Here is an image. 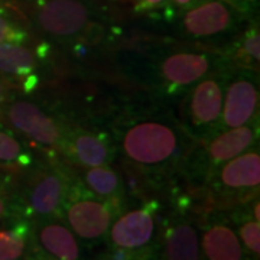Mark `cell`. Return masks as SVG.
I'll use <instances>...</instances> for the list:
<instances>
[{
	"label": "cell",
	"mask_w": 260,
	"mask_h": 260,
	"mask_svg": "<svg viewBox=\"0 0 260 260\" xmlns=\"http://www.w3.org/2000/svg\"><path fill=\"white\" fill-rule=\"evenodd\" d=\"M121 70L133 83L145 88L155 102L177 103L207 75L234 67L221 49L192 44L130 48L123 52Z\"/></svg>",
	"instance_id": "7a4b0ae2"
},
{
	"label": "cell",
	"mask_w": 260,
	"mask_h": 260,
	"mask_svg": "<svg viewBox=\"0 0 260 260\" xmlns=\"http://www.w3.org/2000/svg\"><path fill=\"white\" fill-rule=\"evenodd\" d=\"M70 167V165H68ZM73 174L78 178L91 192L112 201H126L127 194L123 182L121 172L110 165L103 167H70Z\"/></svg>",
	"instance_id": "d6986e66"
},
{
	"label": "cell",
	"mask_w": 260,
	"mask_h": 260,
	"mask_svg": "<svg viewBox=\"0 0 260 260\" xmlns=\"http://www.w3.org/2000/svg\"><path fill=\"white\" fill-rule=\"evenodd\" d=\"M117 156L140 168L162 189H171L195 140L172 110L156 103L120 107L109 121Z\"/></svg>",
	"instance_id": "6da1fadb"
},
{
	"label": "cell",
	"mask_w": 260,
	"mask_h": 260,
	"mask_svg": "<svg viewBox=\"0 0 260 260\" xmlns=\"http://www.w3.org/2000/svg\"><path fill=\"white\" fill-rule=\"evenodd\" d=\"M41 64L44 61L35 48L26 47V44H0V75L20 93H35Z\"/></svg>",
	"instance_id": "2e32d148"
},
{
	"label": "cell",
	"mask_w": 260,
	"mask_h": 260,
	"mask_svg": "<svg viewBox=\"0 0 260 260\" xmlns=\"http://www.w3.org/2000/svg\"><path fill=\"white\" fill-rule=\"evenodd\" d=\"M22 18L49 41L95 47L106 38V18L91 0H22Z\"/></svg>",
	"instance_id": "3957f363"
},
{
	"label": "cell",
	"mask_w": 260,
	"mask_h": 260,
	"mask_svg": "<svg viewBox=\"0 0 260 260\" xmlns=\"http://www.w3.org/2000/svg\"><path fill=\"white\" fill-rule=\"evenodd\" d=\"M65 119L64 133L55 149L58 158L70 167L112 165L117 158V149L109 130L70 119L68 116Z\"/></svg>",
	"instance_id": "8fae6325"
},
{
	"label": "cell",
	"mask_w": 260,
	"mask_h": 260,
	"mask_svg": "<svg viewBox=\"0 0 260 260\" xmlns=\"http://www.w3.org/2000/svg\"><path fill=\"white\" fill-rule=\"evenodd\" d=\"M15 88L10 85L2 75H0V106L2 104H5V103L10 102V100H13L16 95H15Z\"/></svg>",
	"instance_id": "83f0119b"
},
{
	"label": "cell",
	"mask_w": 260,
	"mask_h": 260,
	"mask_svg": "<svg viewBox=\"0 0 260 260\" xmlns=\"http://www.w3.org/2000/svg\"><path fill=\"white\" fill-rule=\"evenodd\" d=\"M160 257L162 260H203L198 223L192 213L174 210L162 220Z\"/></svg>",
	"instance_id": "9a60e30c"
},
{
	"label": "cell",
	"mask_w": 260,
	"mask_h": 260,
	"mask_svg": "<svg viewBox=\"0 0 260 260\" xmlns=\"http://www.w3.org/2000/svg\"><path fill=\"white\" fill-rule=\"evenodd\" d=\"M204 0H172V3L175 5V8H178L179 10H186L189 8H192L195 5L201 3Z\"/></svg>",
	"instance_id": "f1b7e54d"
},
{
	"label": "cell",
	"mask_w": 260,
	"mask_h": 260,
	"mask_svg": "<svg viewBox=\"0 0 260 260\" xmlns=\"http://www.w3.org/2000/svg\"><path fill=\"white\" fill-rule=\"evenodd\" d=\"M23 260H56V259H54L52 256H49V254H48V253H45L44 250H41L37 244L30 240V243H29L28 251H26V254H25Z\"/></svg>",
	"instance_id": "4316f807"
},
{
	"label": "cell",
	"mask_w": 260,
	"mask_h": 260,
	"mask_svg": "<svg viewBox=\"0 0 260 260\" xmlns=\"http://www.w3.org/2000/svg\"><path fill=\"white\" fill-rule=\"evenodd\" d=\"M260 32L257 19H250V23L221 48L223 54L234 67H243L259 71Z\"/></svg>",
	"instance_id": "ffe728a7"
},
{
	"label": "cell",
	"mask_w": 260,
	"mask_h": 260,
	"mask_svg": "<svg viewBox=\"0 0 260 260\" xmlns=\"http://www.w3.org/2000/svg\"><path fill=\"white\" fill-rule=\"evenodd\" d=\"M19 177L20 174L0 169V221L23 218L18 198Z\"/></svg>",
	"instance_id": "603a6c76"
},
{
	"label": "cell",
	"mask_w": 260,
	"mask_h": 260,
	"mask_svg": "<svg viewBox=\"0 0 260 260\" xmlns=\"http://www.w3.org/2000/svg\"><path fill=\"white\" fill-rule=\"evenodd\" d=\"M259 145L214 169L204 186L210 208L230 210L259 198Z\"/></svg>",
	"instance_id": "ba28073f"
},
{
	"label": "cell",
	"mask_w": 260,
	"mask_h": 260,
	"mask_svg": "<svg viewBox=\"0 0 260 260\" xmlns=\"http://www.w3.org/2000/svg\"><path fill=\"white\" fill-rule=\"evenodd\" d=\"M47 153V156L41 155L37 164L19 177V205L22 217L29 221L62 218V205L73 172L55 152Z\"/></svg>",
	"instance_id": "277c9868"
},
{
	"label": "cell",
	"mask_w": 260,
	"mask_h": 260,
	"mask_svg": "<svg viewBox=\"0 0 260 260\" xmlns=\"http://www.w3.org/2000/svg\"><path fill=\"white\" fill-rule=\"evenodd\" d=\"M162 205L158 198H150L129 213L120 214L109 230V242L113 249L136 250L150 246L156 240L158 215Z\"/></svg>",
	"instance_id": "5bb4252c"
},
{
	"label": "cell",
	"mask_w": 260,
	"mask_h": 260,
	"mask_svg": "<svg viewBox=\"0 0 260 260\" xmlns=\"http://www.w3.org/2000/svg\"><path fill=\"white\" fill-rule=\"evenodd\" d=\"M197 223L203 260H253L225 210H207L197 217Z\"/></svg>",
	"instance_id": "4fadbf2b"
},
{
	"label": "cell",
	"mask_w": 260,
	"mask_h": 260,
	"mask_svg": "<svg viewBox=\"0 0 260 260\" xmlns=\"http://www.w3.org/2000/svg\"><path fill=\"white\" fill-rule=\"evenodd\" d=\"M29 29L15 16L0 12V44H28Z\"/></svg>",
	"instance_id": "cb8c5ba5"
},
{
	"label": "cell",
	"mask_w": 260,
	"mask_h": 260,
	"mask_svg": "<svg viewBox=\"0 0 260 260\" xmlns=\"http://www.w3.org/2000/svg\"><path fill=\"white\" fill-rule=\"evenodd\" d=\"M230 68L207 75L177 102L174 114L195 142H203L221 130L224 87Z\"/></svg>",
	"instance_id": "52a82bcc"
},
{
	"label": "cell",
	"mask_w": 260,
	"mask_h": 260,
	"mask_svg": "<svg viewBox=\"0 0 260 260\" xmlns=\"http://www.w3.org/2000/svg\"><path fill=\"white\" fill-rule=\"evenodd\" d=\"M244 18L225 0H204L182 10L178 34L186 44L210 49H221L244 26Z\"/></svg>",
	"instance_id": "9c48e42d"
},
{
	"label": "cell",
	"mask_w": 260,
	"mask_h": 260,
	"mask_svg": "<svg viewBox=\"0 0 260 260\" xmlns=\"http://www.w3.org/2000/svg\"><path fill=\"white\" fill-rule=\"evenodd\" d=\"M32 225L26 218L13 220L9 227L0 229V260H22L30 243Z\"/></svg>",
	"instance_id": "7402d4cb"
},
{
	"label": "cell",
	"mask_w": 260,
	"mask_h": 260,
	"mask_svg": "<svg viewBox=\"0 0 260 260\" xmlns=\"http://www.w3.org/2000/svg\"><path fill=\"white\" fill-rule=\"evenodd\" d=\"M30 240L41 250L56 260H83V250L78 237L62 218H45L30 221Z\"/></svg>",
	"instance_id": "e0dca14e"
},
{
	"label": "cell",
	"mask_w": 260,
	"mask_h": 260,
	"mask_svg": "<svg viewBox=\"0 0 260 260\" xmlns=\"http://www.w3.org/2000/svg\"><path fill=\"white\" fill-rule=\"evenodd\" d=\"M124 208L126 201L104 200L73 174L62 205V220L80 240L94 244L107 237L113 221Z\"/></svg>",
	"instance_id": "8992f818"
},
{
	"label": "cell",
	"mask_w": 260,
	"mask_h": 260,
	"mask_svg": "<svg viewBox=\"0 0 260 260\" xmlns=\"http://www.w3.org/2000/svg\"><path fill=\"white\" fill-rule=\"evenodd\" d=\"M259 119V71L232 67L224 87L221 130Z\"/></svg>",
	"instance_id": "7c38bea8"
},
{
	"label": "cell",
	"mask_w": 260,
	"mask_h": 260,
	"mask_svg": "<svg viewBox=\"0 0 260 260\" xmlns=\"http://www.w3.org/2000/svg\"><path fill=\"white\" fill-rule=\"evenodd\" d=\"M242 13L244 18L253 19L257 12V0H225Z\"/></svg>",
	"instance_id": "484cf974"
},
{
	"label": "cell",
	"mask_w": 260,
	"mask_h": 260,
	"mask_svg": "<svg viewBox=\"0 0 260 260\" xmlns=\"http://www.w3.org/2000/svg\"><path fill=\"white\" fill-rule=\"evenodd\" d=\"M169 6V0H139L135 6L136 13H152Z\"/></svg>",
	"instance_id": "d4e9b609"
},
{
	"label": "cell",
	"mask_w": 260,
	"mask_h": 260,
	"mask_svg": "<svg viewBox=\"0 0 260 260\" xmlns=\"http://www.w3.org/2000/svg\"><path fill=\"white\" fill-rule=\"evenodd\" d=\"M0 120L42 152H55L67 123L54 109L16 99L0 106Z\"/></svg>",
	"instance_id": "30bf717a"
},
{
	"label": "cell",
	"mask_w": 260,
	"mask_h": 260,
	"mask_svg": "<svg viewBox=\"0 0 260 260\" xmlns=\"http://www.w3.org/2000/svg\"><path fill=\"white\" fill-rule=\"evenodd\" d=\"M259 145V119L233 129H223L211 138L195 142L178 177L184 178L191 191H204L214 169Z\"/></svg>",
	"instance_id": "5b68a950"
},
{
	"label": "cell",
	"mask_w": 260,
	"mask_h": 260,
	"mask_svg": "<svg viewBox=\"0 0 260 260\" xmlns=\"http://www.w3.org/2000/svg\"><path fill=\"white\" fill-rule=\"evenodd\" d=\"M256 200H253L247 204L237 205L230 210H225L237 232L243 247L250 254L253 260L259 259L260 253V223L254 217V211H253Z\"/></svg>",
	"instance_id": "44dd1931"
},
{
	"label": "cell",
	"mask_w": 260,
	"mask_h": 260,
	"mask_svg": "<svg viewBox=\"0 0 260 260\" xmlns=\"http://www.w3.org/2000/svg\"><path fill=\"white\" fill-rule=\"evenodd\" d=\"M38 159L37 148L25 142L20 135L0 120V169L22 174L25 169L35 165Z\"/></svg>",
	"instance_id": "ac0fdd59"
}]
</instances>
